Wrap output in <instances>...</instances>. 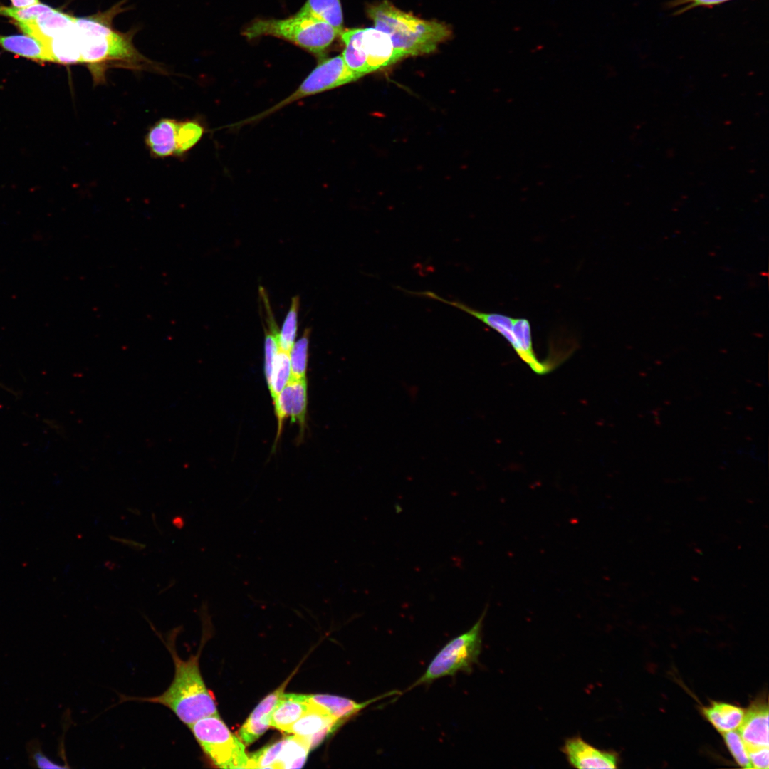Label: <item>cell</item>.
Instances as JSON below:
<instances>
[{"label":"cell","instance_id":"obj_3","mask_svg":"<svg viewBox=\"0 0 769 769\" xmlns=\"http://www.w3.org/2000/svg\"><path fill=\"white\" fill-rule=\"evenodd\" d=\"M367 11L375 27L389 37L401 58L431 53L451 35L446 24L419 19L387 0L370 5Z\"/></svg>","mask_w":769,"mask_h":769},{"label":"cell","instance_id":"obj_12","mask_svg":"<svg viewBox=\"0 0 769 769\" xmlns=\"http://www.w3.org/2000/svg\"><path fill=\"white\" fill-rule=\"evenodd\" d=\"M342 723L321 708L309 702L307 711L296 721L287 733L305 741L310 750L335 732Z\"/></svg>","mask_w":769,"mask_h":769},{"label":"cell","instance_id":"obj_29","mask_svg":"<svg viewBox=\"0 0 769 769\" xmlns=\"http://www.w3.org/2000/svg\"><path fill=\"white\" fill-rule=\"evenodd\" d=\"M725 743L736 763L741 767L751 768L748 750L740 734L733 731L723 733Z\"/></svg>","mask_w":769,"mask_h":769},{"label":"cell","instance_id":"obj_6","mask_svg":"<svg viewBox=\"0 0 769 769\" xmlns=\"http://www.w3.org/2000/svg\"><path fill=\"white\" fill-rule=\"evenodd\" d=\"M206 756L219 768H247L245 745L219 714L202 718L188 726Z\"/></svg>","mask_w":769,"mask_h":769},{"label":"cell","instance_id":"obj_33","mask_svg":"<svg viewBox=\"0 0 769 769\" xmlns=\"http://www.w3.org/2000/svg\"><path fill=\"white\" fill-rule=\"evenodd\" d=\"M110 539H112V540H115L116 542H119V543H120L122 544L126 545L129 546L130 548H131L132 549H134L135 550H142V549H144L145 548V544H142V543H140L132 540H129V539H126V538L125 539V538H117V537H115V536H110Z\"/></svg>","mask_w":769,"mask_h":769},{"label":"cell","instance_id":"obj_14","mask_svg":"<svg viewBox=\"0 0 769 769\" xmlns=\"http://www.w3.org/2000/svg\"><path fill=\"white\" fill-rule=\"evenodd\" d=\"M180 120L163 118L150 127L145 145L154 158L178 157V135Z\"/></svg>","mask_w":769,"mask_h":769},{"label":"cell","instance_id":"obj_4","mask_svg":"<svg viewBox=\"0 0 769 769\" xmlns=\"http://www.w3.org/2000/svg\"><path fill=\"white\" fill-rule=\"evenodd\" d=\"M243 35L249 39L277 37L322 57L340 33L327 23L295 14L283 19H257L244 29Z\"/></svg>","mask_w":769,"mask_h":769},{"label":"cell","instance_id":"obj_27","mask_svg":"<svg viewBox=\"0 0 769 769\" xmlns=\"http://www.w3.org/2000/svg\"><path fill=\"white\" fill-rule=\"evenodd\" d=\"M204 127L196 120H180L178 137V156L187 153L202 138Z\"/></svg>","mask_w":769,"mask_h":769},{"label":"cell","instance_id":"obj_30","mask_svg":"<svg viewBox=\"0 0 769 769\" xmlns=\"http://www.w3.org/2000/svg\"><path fill=\"white\" fill-rule=\"evenodd\" d=\"M733 0H670L665 2L664 6L666 9H676L672 16L681 15L689 10L697 7L712 9Z\"/></svg>","mask_w":769,"mask_h":769},{"label":"cell","instance_id":"obj_19","mask_svg":"<svg viewBox=\"0 0 769 769\" xmlns=\"http://www.w3.org/2000/svg\"><path fill=\"white\" fill-rule=\"evenodd\" d=\"M308 707V695L282 693L271 713L270 726L287 733Z\"/></svg>","mask_w":769,"mask_h":769},{"label":"cell","instance_id":"obj_18","mask_svg":"<svg viewBox=\"0 0 769 769\" xmlns=\"http://www.w3.org/2000/svg\"><path fill=\"white\" fill-rule=\"evenodd\" d=\"M398 694V691H392L362 703L338 696L315 694L308 695V701L321 708L342 724L370 704Z\"/></svg>","mask_w":769,"mask_h":769},{"label":"cell","instance_id":"obj_5","mask_svg":"<svg viewBox=\"0 0 769 769\" xmlns=\"http://www.w3.org/2000/svg\"><path fill=\"white\" fill-rule=\"evenodd\" d=\"M340 36L345 63L362 77L401 59L389 37L375 27L343 30Z\"/></svg>","mask_w":769,"mask_h":769},{"label":"cell","instance_id":"obj_16","mask_svg":"<svg viewBox=\"0 0 769 769\" xmlns=\"http://www.w3.org/2000/svg\"><path fill=\"white\" fill-rule=\"evenodd\" d=\"M74 19L75 16L52 8L32 21L16 24L26 34L45 44L50 39L73 28Z\"/></svg>","mask_w":769,"mask_h":769},{"label":"cell","instance_id":"obj_34","mask_svg":"<svg viewBox=\"0 0 769 769\" xmlns=\"http://www.w3.org/2000/svg\"><path fill=\"white\" fill-rule=\"evenodd\" d=\"M14 8H26L38 4L39 0H10Z\"/></svg>","mask_w":769,"mask_h":769},{"label":"cell","instance_id":"obj_17","mask_svg":"<svg viewBox=\"0 0 769 769\" xmlns=\"http://www.w3.org/2000/svg\"><path fill=\"white\" fill-rule=\"evenodd\" d=\"M287 681L266 696L240 728L239 737L245 746L256 741L270 726L271 713L279 696L283 693Z\"/></svg>","mask_w":769,"mask_h":769},{"label":"cell","instance_id":"obj_11","mask_svg":"<svg viewBox=\"0 0 769 769\" xmlns=\"http://www.w3.org/2000/svg\"><path fill=\"white\" fill-rule=\"evenodd\" d=\"M307 380H291L280 392L273 403L277 417L278 429L275 445L281 434L283 422L289 417L291 422H297L303 432L307 414Z\"/></svg>","mask_w":769,"mask_h":769},{"label":"cell","instance_id":"obj_23","mask_svg":"<svg viewBox=\"0 0 769 769\" xmlns=\"http://www.w3.org/2000/svg\"><path fill=\"white\" fill-rule=\"evenodd\" d=\"M703 713L717 731L725 733L739 727L745 711L734 705L713 701L703 708Z\"/></svg>","mask_w":769,"mask_h":769},{"label":"cell","instance_id":"obj_22","mask_svg":"<svg viewBox=\"0 0 769 769\" xmlns=\"http://www.w3.org/2000/svg\"><path fill=\"white\" fill-rule=\"evenodd\" d=\"M0 46L16 55L38 61L51 62L46 46L29 35H0Z\"/></svg>","mask_w":769,"mask_h":769},{"label":"cell","instance_id":"obj_28","mask_svg":"<svg viewBox=\"0 0 769 769\" xmlns=\"http://www.w3.org/2000/svg\"><path fill=\"white\" fill-rule=\"evenodd\" d=\"M51 9L52 7L48 5L40 2L26 8L0 6V15L13 19L16 23H27L36 19L40 15Z\"/></svg>","mask_w":769,"mask_h":769},{"label":"cell","instance_id":"obj_35","mask_svg":"<svg viewBox=\"0 0 769 769\" xmlns=\"http://www.w3.org/2000/svg\"><path fill=\"white\" fill-rule=\"evenodd\" d=\"M172 523L173 525L175 526L178 529L182 528L183 526H184V520L181 516L174 517L172 519Z\"/></svg>","mask_w":769,"mask_h":769},{"label":"cell","instance_id":"obj_7","mask_svg":"<svg viewBox=\"0 0 769 769\" xmlns=\"http://www.w3.org/2000/svg\"><path fill=\"white\" fill-rule=\"evenodd\" d=\"M487 606L480 618L465 633L449 642L434 656L425 672L409 689L459 671L469 672L478 659L481 649V631Z\"/></svg>","mask_w":769,"mask_h":769},{"label":"cell","instance_id":"obj_25","mask_svg":"<svg viewBox=\"0 0 769 769\" xmlns=\"http://www.w3.org/2000/svg\"><path fill=\"white\" fill-rule=\"evenodd\" d=\"M300 299L294 296L291 299L290 308L286 315L281 330H278V343L279 349L289 352L295 343L298 330V311Z\"/></svg>","mask_w":769,"mask_h":769},{"label":"cell","instance_id":"obj_10","mask_svg":"<svg viewBox=\"0 0 769 769\" xmlns=\"http://www.w3.org/2000/svg\"><path fill=\"white\" fill-rule=\"evenodd\" d=\"M310 750L302 738L288 736L248 755L247 768H300Z\"/></svg>","mask_w":769,"mask_h":769},{"label":"cell","instance_id":"obj_9","mask_svg":"<svg viewBox=\"0 0 769 769\" xmlns=\"http://www.w3.org/2000/svg\"><path fill=\"white\" fill-rule=\"evenodd\" d=\"M465 313L476 318L501 335L513 347L518 355L535 373L544 375L553 366L536 357L532 340L531 328L528 319L513 318L499 313L483 312L467 306Z\"/></svg>","mask_w":769,"mask_h":769},{"label":"cell","instance_id":"obj_26","mask_svg":"<svg viewBox=\"0 0 769 769\" xmlns=\"http://www.w3.org/2000/svg\"><path fill=\"white\" fill-rule=\"evenodd\" d=\"M310 333L309 329H305L289 352L291 380L306 379Z\"/></svg>","mask_w":769,"mask_h":769},{"label":"cell","instance_id":"obj_32","mask_svg":"<svg viewBox=\"0 0 769 769\" xmlns=\"http://www.w3.org/2000/svg\"><path fill=\"white\" fill-rule=\"evenodd\" d=\"M749 759L754 768H769L768 747H759L747 749Z\"/></svg>","mask_w":769,"mask_h":769},{"label":"cell","instance_id":"obj_2","mask_svg":"<svg viewBox=\"0 0 769 769\" xmlns=\"http://www.w3.org/2000/svg\"><path fill=\"white\" fill-rule=\"evenodd\" d=\"M177 632L178 628L174 629L164 642L174 665V675L169 687L156 696H125L124 700L163 705L189 726L202 718L218 714V711L215 699L200 672L199 654L192 655L186 660L178 655L175 647Z\"/></svg>","mask_w":769,"mask_h":769},{"label":"cell","instance_id":"obj_1","mask_svg":"<svg viewBox=\"0 0 769 769\" xmlns=\"http://www.w3.org/2000/svg\"><path fill=\"white\" fill-rule=\"evenodd\" d=\"M123 4L88 16L75 17L81 62L90 70L95 85L105 83L106 72L111 68L164 72L136 48L131 31L122 33L113 27L114 18L125 10Z\"/></svg>","mask_w":769,"mask_h":769},{"label":"cell","instance_id":"obj_8","mask_svg":"<svg viewBox=\"0 0 769 769\" xmlns=\"http://www.w3.org/2000/svg\"><path fill=\"white\" fill-rule=\"evenodd\" d=\"M361 77L347 68L341 55L323 59L290 95L246 122H256L295 101L352 83Z\"/></svg>","mask_w":769,"mask_h":769},{"label":"cell","instance_id":"obj_31","mask_svg":"<svg viewBox=\"0 0 769 769\" xmlns=\"http://www.w3.org/2000/svg\"><path fill=\"white\" fill-rule=\"evenodd\" d=\"M29 757L35 766L39 768H63L62 766L49 760L42 752L38 741L28 743Z\"/></svg>","mask_w":769,"mask_h":769},{"label":"cell","instance_id":"obj_36","mask_svg":"<svg viewBox=\"0 0 769 769\" xmlns=\"http://www.w3.org/2000/svg\"><path fill=\"white\" fill-rule=\"evenodd\" d=\"M129 511H131V512H133V513L138 514V515L140 514V511L137 509L134 510V509L131 508V509H129Z\"/></svg>","mask_w":769,"mask_h":769},{"label":"cell","instance_id":"obj_21","mask_svg":"<svg viewBox=\"0 0 769 769\" xmlns=\"http://www.w3.org/2000/svg\"><path fill=\"white\" fill-rule=\"evenodd\" d=\"M295 14L327 23L340 35L343 31V14L340 0H307Z\"/></svg>","mask_w":769,"mask_h":769},{"label":"cell","instance_id":"obj_15","mask_svg":"<svg viewBox=\"0 0 769 769\" xmlns=\"http://www.w3.org/2000/svg\"><path fill=\"white\" fill-rule=\"evenodd\" d=\"M738 728L747 749L768 747V704L763 701L753 703L745 712Z\"/></svg>","mask_w":769,"mask_h":769},{"label":"cell","instance_id":"obj_13","mask_svg":"<svg viewBox=\"0 0 769 769\" xmlns=\"http://www.w3.org/2000/svg\"><path fill=\"white\" fill-rule=\"evenodd\" d=\"M569 764L575 768H615L617 756L615 753L600 750L580 736H573L565 741L561 748Z\"/></svg>","mask_w":769,"mask_h":769},{"label":"cell","instance_id":"obj_24","mask_svg":"<svg viewBox=\"0 0 769 769\" xmlns=\"http://www.w3.org/2000/svg\"><path fill=\"white\" fill-rule=\"evenodd\" d=\"M291 379L289 352L279 350L273 361L271 377L268 385L273 403Z\"/></svg>","mask_w":769,"mask_h":769},{"label":"cell","instance_id":"obj_20","mask_svg":"<svg viewBox=\"0 0 769 769\" xmlns=\"http://www.w3.org/2000/svg\"><path fill=\"white\" fill-rule=\"evenodd\" d=\"M51 62L65 65L82 64L75 26L45 43Z\"/></svg>","mask_w":769,"mask_h":769}]
</instances>
